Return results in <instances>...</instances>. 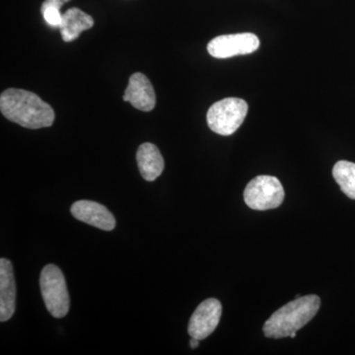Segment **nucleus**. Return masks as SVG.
<instances>
[{
	"instance_id": "obj_1",
	"label": "nucleus",
	"mask_w": 355,
	"mask_h": 355,
	"mask_svg": "<svg viewBox=\"0 0 355 355\" xmlns=\"http://www.w3.org/2000/svg\"><path fill=\"white\" fill-rule=\"evenodd\" d=\"M0 110L7 120L30 130L53 125L55 114L48 103L23 89L9 88L0 96Z\"/></svg>"
},
{
	"instance_id": "obj_7",
	"label": "nucleus",
	"mask_w": 355,
	"mask_h": 355,
	"mask_svg": "<svg viewBox=\"0 0 355 355\" xmlns=\"http://www.w3.org/2000/svg\"><path fill=\"white\" fill-rule=\"evenodd\" d=\"M222 314L220 301L209 298L198 306L189 322L188 331L191 338L202 340L211 335L218 326Z\"/></svg>"
},
{
	"instance_id": "obj_6",
	"label": "nucleus",
	"mask_w": 355,
	"mask_h": 355,
	"mask_svg": "<svg viewBox=\"0 0 355 355\" xmlns=\"http://www.w3.org/2000/svg\"><path fill=\"white\" fill-rule=\"evenodd\" d=\"M260 48V40L253 33L223 35L207 44V51L216 58H229L236 55H250Z\"/></svg>"
},
{
	"instance_id": "obj_12",
	"label": "nucleus",
	"mask_w": 355,
	"mask_h": 355,
	"mask_svg": "<svg viewBox=\"0 0 355 355\" xmlns=\"http://www.w3.org/2000/svg\"><path fill=\"white\" fill-rule=\"evenodd\" d=\"M94 25V20L76 7L69 8L62 14V22L60 25L62 38L67 43L74 41L80 36L81 33L91 29Z\"/></svg>"
},
{
	"instance_id": "obj_5",
	"label": "nucleus",
	"mask_w": 355,
	"mask_h": 355,
	"mask_svg": "<svg viewBox=\"0 0 355 355\" xmlns=\"http://www.w3.org/2000/svg\"><path fill=\"white\" fill-rule=\"evenodd\" d=\"M284 200V190L277 178L261 175L254 178L244 191V200L250 209H277Z\"/></svg>"
},
{
	"instance_id": "obj_8",
	"label": "nucleus",
	"mask_w": 355,
	"mask_h": 355,
	"mask_svg": "<svg viewBox=\"0 0 355 355\" xmlns=\"http://www.w3.org/2000/svg\"><path fill=\"white\" fill-rule=\"evenodd\" d=\"M72 216L78 220L105 231L116 227V219L106 207L92 200H78L70 209Z\"/></svg>"
},
{
	"instance_id": "obj_11",
	"label": "nucleus",
	"mask_w": 355,
	"mask_h": 355,
	"mask_svg": "<svg viewBox=\"0 0 355 355\" xmlns=\"http://www.w3.org/2000/svg\"><path fill=\"white\" fill-rule=\"evenodd\" d=\"M137 160L140 174L146 181H155L164 170V159L162 154L159 151L157 146L149 142L139 147Z\"/></svg>"
},
{
	"instance_id": "obj_2",
	"label": "nucleus",
	"mask_w": 355,
	"mask_h": 355,
	"mask_svg": "<svg viewBox=\"0 0 355 355\" xmlns=\"http://www.w3.org/2000/svg\"><path fill=\"white\" fill-rule=\"evenodd\" d=\"M321 307V299L317 295L302 296L282 306L268 318L263 324L266 338H284L300 330L309 323Z\"/></svg>"
},
{
	"instance_id": "obj_4",
	"label": "nucleus",
	"mask_w": 355,
	"mask_h": 355,
	"mask_svg": "<svg viewBox=\"0 0 355 355\" xmlns=\"http://www.w3.org/2000/svg\"><path fill=\"white\" fill-rule=\"evenodd\" d=\"M248 104L240 98H226L214 103L207 114V125L217 135H233L246 118Z\"/></svg>"
},
{
	"instance_id": "obj_15",
	"label": "nucleus",
	"mask_w": 355,
	"mask_h": 355,
	"mask_svg": "<svg viewBox=\"0 0 355 355\" xmlns=\"http://www.w3.org/2000/svg\"><path fill=\"white\" fill-rule=\"evenodd\" d=\"M69 1H70V0H44V2L60 9L64 3H67V2Z\"/></svg>"
},
{
	"instance_id": "obj_17",
	"label": "nucleus",
	"mask_w": 355,
	"mask_h": 355,
	"mask_svg": "<svg viewBox=\"0 0 355 355\" xmlns=\"http://www.w3.org/2000/svg\"><path fill=\"white\" fill-rule=\"evenodd\" d=\"M291 338H295V336H296V331H294V333H292L291 336Z\"/></svg>"
},
{
	"instance_id": "obj_13",
	"label": "nucleus",
	"mask_w": 355,
	"mask_h": 355,
	"mask_svg": "<svg viewBox=\"0 0 355 355\" xmlns=\"http://www.w3.org/2000/svg\"><path fill=\"white\" fill-rule=\"evenodd\" d=\"M333 176L343 193L355 200V163L338 161L334 166Z\"/></svg>"
},
{
	"instance_id": "obj_10",
	"label": "nucleus",
	"mask_w": 355,
	"mask_h": 355,
	"mask_svg": "<svg viewBox=\"0 0 355 355\" xmlns=\"http://www.w3.org/2000/svg\"><path fill=\"white\" fill-rule=\"evenodd\" d=\"M16 309V284L10 261L0 260V321H8Z\"/></svg>"
},
{
	"instance_id": "obj_3",
	"label": "nucleus",
	"mask_w": 355,
	"mask_h": 355,
	"mask_svg": "<svg viewBox=\"0 0 355 355\" xmlns=\"http://www.w3.org/2000/svg\"><path fill=\"white\" fill-rule=\"evenodd\" d=\"M42 297L51 316L60 319L69 311V295L64 275L55 265L44 266L40 277Z\"/></svg>"
},
{
	"instance_id": "obj_16",
	"label": "nucleus",
	"mask_w": 355,
	"mask_h": 355,
	"mask_svg": "<svg viewBox=\"0 0 355 355\" xmlns=\"http://www.w3.org/2000/svg\"><path fill=\"white\" fill-rule=\"evenodd\" d=\"M190 345H191V349H197V347H198V345H200V340H198V338H191V342H190Z\"/></svg>"
},
{
	"instance_id": "obj_9",
	"label": "nucleus",
	"mask_w": 355,
	"mask_h": 355,
	"mask_svg": "<svg viewBox=\"0 0 355 355\" xmlns=\"http://www.w3.org/2000/svg\"><path fill=\"white\" fill-rule=\"evenodd\" d=\"M123 99L142 112L153 111L156 104L155 91L153 84L140 72H135L130 77Z\"/></svg>"
},
{
	"instance_id": "obj_14",
	"label": "nucleus",
	"mask_w": 355,
	"mask_h": 355,
	"mask_svg": "<svg viewBox=\"0 0 355 355\" xmlns=\"http://www.w3.org/2000/svg\"><path fill=\"white\" fill-rule=\"evenodd\" d=\"M41 12L46 24L53 28L60 27L62 22V14L60 12V8L43 2L41 7Z\"/></svg>"
}]
</instances>
